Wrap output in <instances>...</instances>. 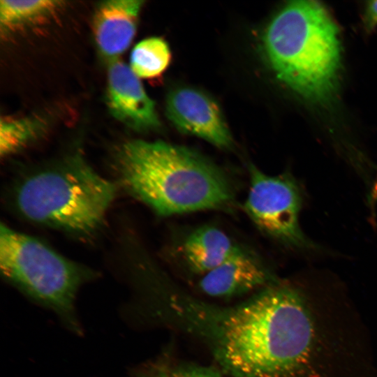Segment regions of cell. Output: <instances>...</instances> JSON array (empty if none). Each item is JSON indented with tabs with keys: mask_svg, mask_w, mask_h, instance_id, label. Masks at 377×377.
Returning a JSON list of instances; mask_svg holds the SVG:
<instances>
[{
	"mask_svg": "<svg viewBox=\"0 0 377 377\" xmlns=\"http://www.w3.org/2000/svg\"><path fill=\"white\" fill-rule=\"evenodd\" d=\"M170 305L232 377H297L310 359L314 324L304 297L290 285L276 281L230 308L179 297Z\"/></svg>",
	"mask_w": 377,
	"mask_h": 377,
	"instance_id": "6da1fadb",
	"label": "cell"
},
{
	"mask_svg": "<svg viewBox=\"0 0 377 377\" xmlns=\"http://www.w3.org/2000/svg\"><path fill=\"white\" fill-rule=\"evenodd\" d=\"M116 162L124 186L160 216L230 212L235 206L227 174L188 148L133 140L119 148Z\"/></svg>",
	"mask_w": 377,
	"mask_h": 377,
	"instance_id": "7a4b0ae2",
	"label": "cell"
},
{
	"mask_svg": "<svg viewBox=\"0 0 377 377\" xmlns=\"http://www.w3.org/2000/svg\"><path fill=\"white\" fill-rule=\"evenodd\" d=\"M263 54L276 77L303 98L329 103L339 84V30L315 1H293L269 21L262 36Z\"/></svg>",
	"mask_w": 377,
	"mask_h": 377,
	"instance_id": "3957f363",
	"label": "cell"
},
{
	"mask_svg": "<svg viewBox=\"0 0 377 377\" xmlns=\"http://www.w3.org/2000/svg\"><path fill=\"white\" fill-rule=\"evenodd\" d=\"M116 186L79 154L32 173L17 186L16 206L28 219L78 235L102 226Z\"/></svg>",
	"mask_w": 377,
	"mask_h": 377,
	"instance_id": "277c9868",
	"label": "cell"
},
{
	"mask_svg": "<svg viewBox=\"0 0 377 377\" xmlns=\"http://www.w3.org/2000/svg\"><path fill=\"white\" fill-rule=\"evenodd\" d=\"M2 274L30 297L56 312L74 330H79L75 300L92 274L37 239L1 225Z\"/></svg>",
	"mask_w": 377,
	"mask_h": 377,
	"instance_id": "5b68a950",
	"label": "cell"
},
{
	"mask_svg": "<svg viewBox=\"0 0 377 377\" xmlns=\"http://www.w3.org/2000/svg\"><path fill=\"white\" fill-rule=\"evenodd\" d=\"M249 188L243 208L265 235L302 249L316 247L303 233L299 222L302 195L289 175L271 176L256 166H249Z\"/></svg>",
	"mask_w": 377,
	"mask_h": 377,
	"instance_id": "8992f818",
	"label": "cell"
},
{
	"mask_svg": "<svg viewBox=\"0 0 377 377\" xmlns=\"http://www.w3.org/2000/svg\"><path fill=\"white\" fill-rule=\"evenodd\" d=\"M166 114L181 132L197 136L217 147L228 149L232 138L217 103L193 88L172 90L166 100Z\"/></svg>",
	"mask_w": 377,
	"mask_h": 377,
	"instance_id": "52a82bcc",
	"label": "cell"
},
{
	"mask_svg": "<svg viewBox=\"0 0 377 377\" xmlns=\"http://www.w3.org/2000/svg\"><path fill=\"white\" fill-rule=\"evenodd\" d=\"M105 101L111 115L129 128L145 131L161 125L155 103L139 77L119 59L108 68Z\"/></svg>",
	"mask_w": 377,
	"mask_h": 377,
	"instance_id": "ba28073f",
	"label": "cell"
},
{
	"mask_svg": "<svg viewBox=\"0 0 377 377\" xmlns=\"http://www.w3.org/2000/svg\"><path fill=\"white\" fill-rule=\"evenodd\" d=\"M143 3L142 0H109L96 6L92 34L97 50L110 62L118 59L131 43Z\"/></svg>",
	"mask_w": 377,
	"mask_h": 377,
	"instance_id": "9c48e42d",
	"label": "cell"
},
{
	"mask_svg": "<svg viewBox=\"0 0 377 377\" xmlns=\"http://www.w3.org/2000/svg\"><path fill=\"white\" fill-rule=\"evenodd\" d=\"M276 281L256 257L242 249L203 274L199 287L211 297H229L263 289Z\"/></svg>",
	"mask_w": 377,
	"mask_h": 377,
	"instance_id": "30bf717a",
	"label": "cell"
},
{
	"mask_svg": "<svg viewBox=\"0 0 377 377\" xmlns=\"http://www.w3.org/2000/svg\"><path fill=\"white\" fill-rule=\"evenodd\" d=\"M242 249L223 230L210 225L193 230L182 246L183 257L190 270L202 275Z\"/></svg>",
	"mask_w": 377,
	"mask_h": 377,
	"instance_id": "8fae6325",
	"label": "cell"
},
{
	"mask_svg": "<svg viewBox=\"0 0 377 377\" xmlns=\"http://www.w3.org/2000/svg\"><path fill=\"white\" fill-rule=\"evenodd\" d=\"M171 52L161 38L149 37L138 43L130 56V68L140 78L150 79L161 75L168 68Z\"/></svg>",
	"mask_w": 377,
	"mask_h": 377,
	"instance_id": "7c38bea8",
	"label": "cell"
},
{
	"mask_svg": "<svg viewBox=\"0 0 377 377\" xmlns=\"http://www.w3.org/2000/svg\"><path fill=\"white\" fill-rule=\"evenodd\" d=\"M61 1L52 0L0 1L1 27L5 31L24 26L44 18L54 12Z\"/></svg>",
	"mask_w": 377,
	"mask_h": 377,
	"instance_id": "4fadbf2b",
	"label": "cell"
},
{
	"mask_svg": "<svg viewBox=\"0 0 377 377\" xmlns=\"http://www.w3.org/2000/svg\"><path fill=\"white\" fill-rule=\"evenodd\" d=\"M38 117H2L0 123V153L8 156L35 139L43 130Z\"/></svg>",
	"mask_w": 377,
	"mask_h": 377,
	"instance_id": "5bb4252c",
	"label": "cell"
},
{
	"mask_svg": "<svg viewBox=\"0 0 377 377\" xmlns=\"http://www.w3.org/2000/svg\"><path fill=\"white\" fill-rule=\"evenodd\" d=\"M169 377H222L217 371L202 367H186L169 370Z\"/></svg>",
	"mask_w": 377,
	"mask_h": 377,
	"instance_id": "9a60e30c",
	"label": "cell"
},
{
	"mask_svg": "<svg viewBox=\"0 0 377 377\" xmlns=\"http://www.w3.org/2000/svg\"><path fill=\"white\" fill-rule=\"evenodd\" d=\"M140 377H169L168 369L163 368L155 369Z\"/></svg>",
	"mask_w": 377,
	"mask_h": 377,
	"instance_id": "2e32d148",
	"label": "cell"
}]
</instances>
